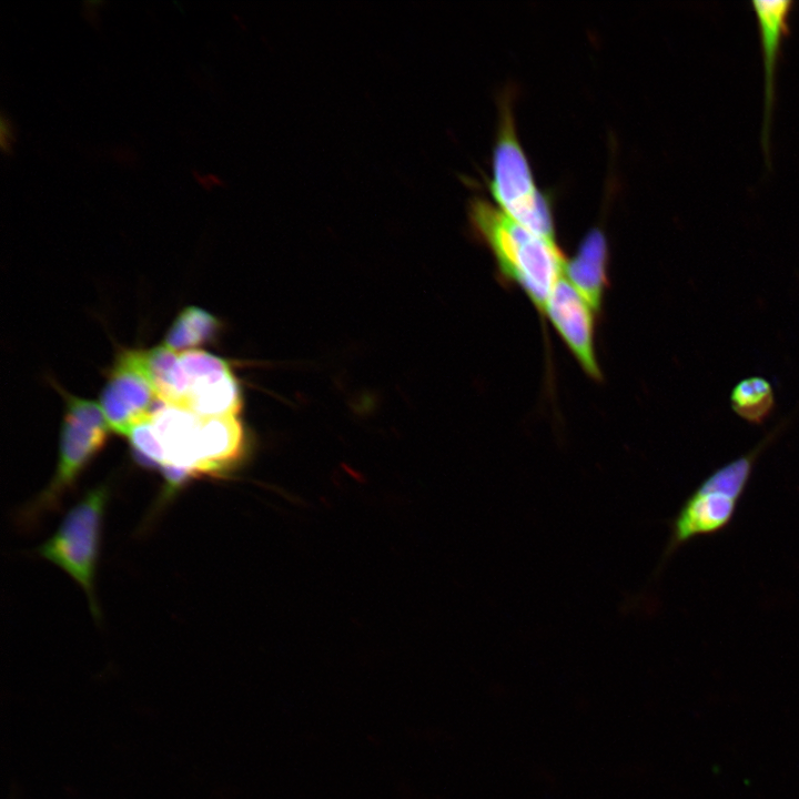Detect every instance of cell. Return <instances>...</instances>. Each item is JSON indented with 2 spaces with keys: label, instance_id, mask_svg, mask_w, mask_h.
<instances>
[{
  "label": "cell",
  "instance_id": "cell-7",
  "mask_svg": "<svg viewBox=\"0 0 799 799\" xmlns=\"http://www.w3.org/2000/svg\"><path fill=\"white\" fill-rule=\"evenodd\" d=\"M188 377L181 407L202 417L239 416L242 393L227 361L203 350L179 353Z\"/></svg>",
  "mask_w": 799,
  "mask_h": 799
},
{
  "label": "cell",
  "instance_id": "cell-11",
  "mask_svg": "<svg viewBox=\"0 0 799 799\" xmlns=\"http://www.w3.org/2000/svg\"><path fill=\"white\" fill-rule=\"evenodd\" d=\"M142 358L159 401L181 406L188 390V377L179 353L160 345L142 350Z\"/></svg>",
  "mask_w": 799,
  "mask_h": 799
},
{
  "label": "cell",
  "instance_id": "cell-10",
  "mask_svg": "<svg viewBox=\"0 0 799 799\" xmlns=\"http://www.w3.org/2000/svg\"><path fill=\"white\" fill-rule=\"evenodd\" d=\"M607 245L603 232L589 231L573 260L566 262L568 281L593 309L600 305L606 284Z\"/></svg>",
  "mask_w": 799,
  "mask_h": 799
},
{
  "label": "cell",
  "instance_id": "cell-13",
  "mask_svg": "<svg viewBox=\"0 0 799 799\" xmlns=\"http://www.w3.org/2000/svg\"><path fill=\"white\" fill-rule=\"evenodd\" d=\"M732 411L750 424H762L775 408L771 384L763 377L751 376L738 382L730 393Z\"/></svg>",
  "mask_w": 799,
  "mask_h": 799
},
{
  "label": "cell",
  "instance_id": "cell-12",
  "mask_svg": "<svg viewBox=\"0 0 799 799\" xmlns=\"http://www.w3.org/2000/svg\"><path fill=\"white\" fill-rule=\"evenodd\" d=\"M221 323L208 311L198 306L182 310L169 327L163 345L174 352L196 350L213 341Z\"/></svg>",
  "mask_w": 799,
  "mask_h": 799
},
{
  "label": "cell",
  "instance_id": "cell-8",
  "mask_svg": "<svg viewBox=\"0 0 799 799\" xmlns=\"http://www.w3.org/2000/svg\"><path fill=\"white\" fill-rule=\"evenodd\" d=\"M590 304L567 280L559 279L545 311L579 364L593 377L600 373L594 354V317Z\"/></svg>",
  "mask_w": 799,
  "mask_h": 799
},
{
  "label": "cell",
  "instance_id": "cell-9",
  "mask_svg": "<svg viewBox=\"0 0 799 799\" xmlns=\"http://www.w3.org/2000/svg\"><path fill=\"white\" fill-rule=\"evenodd\" d=\"M792 0H752L763 55L765 101L762 143L767 145L775 99V72L781 40L788 29Z\"/></svg>",
  "mask_w": 799,
  "mask_h": 799
},
{
  "label": "cell",
  "instance_id": "cell-5",
  "mask_svg": "<svg viewBox=\"0 0 799 799\" xmlns=\"http://www.w3.org/2000/svg\"><path fill=\"white\" fill-rule=\"evenodd\" d=\"M109 488L105 485L88 492L64 516L57 532L38 553L67 572L84 589L94 615V576L99 556L102 519Z\"/></svg>",
  "mask_w": 799,
  "mask_h": 799
},
{
  "label": "cell",
  "instance_id": "cell-14",
  "mask_svg": "<svg viewBox=\"0 0 799 799\" xmlns=\"http://www.w3.org/2000/svg\"><path fill=\"white\" fill-rule=\"evenodd\" d=\"M14 141V132L13 127L8 117L6 114H1L0 120V142H1V149L4 153H10L12 150V144Z\"/></svg>",
  "mask_w": 799,
  "mask_h": 799
},
{
  "label": "cell",
  "instance_id": "cell-1",
  "mask_svg": "<svg viewBox=\"0 0 799 799\" xmlns=\"http://www.w3.org/2000/svg\"><path fill=\"white\" fill-rule=\"evenodd\" d=\"M468 215L473 230L494 253L500 272L519 284L544 312L566 265L554 239L525 227L482 196L469 201Z\"/></svg>",
  "mask_w": 799,
  "mask_h": 799
},
{
  "label": "cell",
  "instance_id": "cell-3",
  "mask_svg": "<svg viewBox=\"0 0 799 799\" xmlns=\"http://www.w3.org/2000/svg\"><path fill=\"white\" fill-rule=\"evenodd\" d=\"M500 109L493 150L490 192L498 208L508 216L535 233L553 239L550 203L535 183L506 100Z\"/></svg>",
  "mask_w": 799,
  "mask_h": 799
},
{
  "label": "cell",
  "instance_id": "cell-2",
  "mask_svg": "<svg viewBox=\"0 0 799 799\" xmlns=\"http://www.w3.org/2000/svg\"><path fill=\"white\" fill-rule=\"evenodd\" d=\"M755 465L751 456L740 455L715 469L695 488L670 523L658 570L691 539L717 534L729 526Z\"/></svg>",
  "mask_w": 799,
  "mask_h": 799
},
{
  "label": "cell",
  "instance_id": "cell-4",
  "mask_svg": "<svg viewBox=\"0 0 799 799\" xmlns=\"http://www.w3.org/2000/svg\"><path fill=\"white\" fill-rule=\"evenodd\" d=\"M59 391L64 396L65 409L55 473L29 506L26 518L34 519L37 515L59 506L80 474L103 448L111 431L98 403Z\"/></svg>",
  "mask_w": 799,
  "mask_h": 799
},
{
  "label": "cell",
  "instance_id": "cell-6",
  "mask_svg": "<svg viewBox=\"0 0 799 799\" xmlns=\"http://www.w3.org/2000/svg\"><path fill=\"white\" fill-rule=\"evenodd\" d=\"M145 373L142 350H123L109 371L100 406L111 431L125 436L160 404Z\"/></svg>",
  "mask_w": 799,
  "mask_h": 799
}]
</instances>
